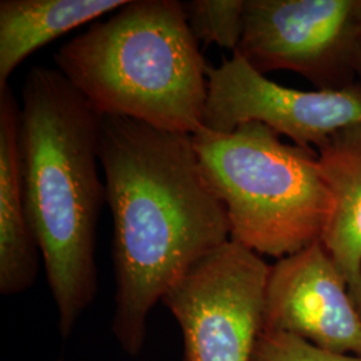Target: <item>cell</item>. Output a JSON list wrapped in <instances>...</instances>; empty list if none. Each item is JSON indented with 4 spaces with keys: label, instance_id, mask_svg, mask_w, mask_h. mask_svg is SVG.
Listing matches in <instances>:
<instances>
[{
    "label": "cell",
    "instance_id": "6da1fadb",
    "mask_svg": "<svg viewBox=\"0 0 361 361\" xmlns=\"http://www.w3.org/2000/svg\"><path fill=\"white\" fill-rule=\"evenodd\" d=\"M99 161L113 219L111 329L122 350L137 356L155 304L198 259L231 240V225L192 134L102 116Z\"/></svg>",
    "mask_w": 361,
    "mask_h": 361
},
{
    "label": "cell",
    "instance_id": "7a4b0ae2",
    "mask_svg": "<svg viewBox=\"0 0 361 361\" xmlns=\"http://www.w3.org/2000/svg\"><path fill=\"white\" fill-rule=\"evenodd\" d=\"M101 122L58 68L37 66L27 73L20 104L23 192L62 338L98 290L97 225L106 204L98 169Z\"/></svg>",
    "mask_w": 361,
    "mask_h": 361
},
{
    "label": "cell",
    "instance_id": "3957f363",
    "mask_svg": "<svg viewBox=\"0 0 361 361\" xmlns=\"http://www.w3.org/2000/svg\"><path fill=\"white\" fill-rule=\"evenodd\" d=\"M102 116L192 134L204 128L209 66L182 1L128 0L54 54Z\"/></svg>",
    "mask_w": 361,
    "mask_h": 361
},
{
    "label": "cell",
    "instance_id": "277c9868",
    "mask_svg": "<svg viewBox=\"0 0 361 361\" xmlns=\"http://www.w3.org/2000/svg\"><path fill=\"white\" fill-rule=\"evenodd\" d=\"M193 142L226 207L232 241L280 259L320 240L334 200L317 150L281 142L259 122L229 133L202 128Z\"/></svg>",
    "mask_w": 361,
    "mask_h": 361
},
{
    "label": "cell",
    "instance_id": "5b68a950",
    "mask_svg": "<svg viewBox=\"0 0 361 361\" xmlns=\"http://www.w3.org/2000/svg\"><path fill=\"white\" fill-rule=\"evenodd\" d=\"M271 265L229 240L162 297L183 337L182 361H252L262 332Z\"/></svg>",
    "mask_w": 361,
    "mask_h": 361
},
{
    "label": "cell",
    "instance_id": "8992f818",
    "mask_svg": "<svg viewBox=\"0 0 361 361\" xmlns=\"http://www.w3.org/2000/svg\"><path fill=\"white\" fill-rule=\"evenodd\" d=\"M261 74L292 71L316 90L360 78L361 0H246L237 49Z\"/></svg>",
    "mask_w": 361,
    "mask_h": 361
},
{
    "label": "cell",
    "instance_id": "52a82bcc",
    "mask_svg": "<svg viewBox=\"0 0 361 361\" xmlns=\"http://www.w3.org/2000/svg\"><path fill=\"white\" fill-rule=\"evenodd\" d=\"M259 122L304 149H319L340 130L361 125V79L343 90L285 87L238 54L207 70L204 128L229 133Z\"/></svg>",
    "mask_w": 361,
    "mask_h": 361
},
{
    "label": "cell",
    "instance_id": "ba28073f",
    "mask_svg": "<svg viewBox=\"0 0 361 361\" xmlns=\"http://www.w3.org/2000/svg\"><path fill=\"white\" fill-rule=\"evenodd\" d=\"M262 332L361 356V313L320 240L271 265Z\"/></svg>",
    "mask_w": 361,
    "mask_h": 361
},
{
    "label": "cell",
    "instance_id": "9c48e42d",
    "mask_svg": "<svg viewBox=\"0 0 361 361\" xmlns=\"http://www.w3.org/2000/svg\"><path fill=\"white\" fill-rule=\"evenodd\" d=\"M39 250L27 217L20 104L10 86L0 90V293L16 296L31 288L39 269Z\"/></svg>",
    "mask_w": 361,
    "mask_h": 361
},
{
    "label": "cell",
    "instance_id": "30bf717a",
    "mask_svg": "<svg viewBox=\"0 0 361 361\" xmlns=\"http://www.w3.org/2000/svg\"><path fill=\"white\" fill-rule=\"evenodd\" d=\"M317 154L334 200L320 241L361 313V125L337 131Z\"/></svg>",
    "mask_w": 361,
    "mask_h": 361
},
{
    "label": "cell",
    "instance_id": "8fae6325",
    "mask_svg": "<svg viewBox=\"0 0 361 361\" xmlns=\"http://www.w3.org/2000/svg\"><path fill=\"white\" fill-rule=\"evenodd\" d=\"M128 0H1L0 90L27 58L78 27L121 8Z\"/></svg>",
    "mask_w": 361,
    "mask_h": 361
},
{
    "label": "cell",
    "instance_id": "7c38bea8",
    "mask_svg": "<svg viewBox=\"0 0 361 361\" xmlns=\"http://www.w3.org/2000/svg\"><path fill=\"white\" fill-rule=\"evenodd\" d=\"M182 8L194 39L237 51L244 34L246 0H189Z\"/></svg>",
    "mask_w": 361,
    "mask_h": 361
},
{
    "label": "cell",
    "instance_id": "4fadbf2b",
    "mask_svg": "<svg viewBox=\"0 0 361 361\" xmlns=\"http://www.w3.org/2000/svg\"><path fill=\"white\" fill-rule=\"evenodd\" d=\"M252 361H361V356L319 348L289 334L261 332Z\"/></svg>",
    "mask_w": 361,
    "mask_h": 361
},
{
    "label": "cell",
    "instance_id": "5bb4252c",
    "mask_svg": "<svg viewBox=\"0 0 361 361\" xmlns=\"http://www.w3.org/2000/svg\"><path fill=\"white\" fill-rule=\"evenodd\" d=\"M360 78H361V65H360Z\"/></svg>",
    "mask_w": 361,
    "mask_h": 361
}]
</instances>
